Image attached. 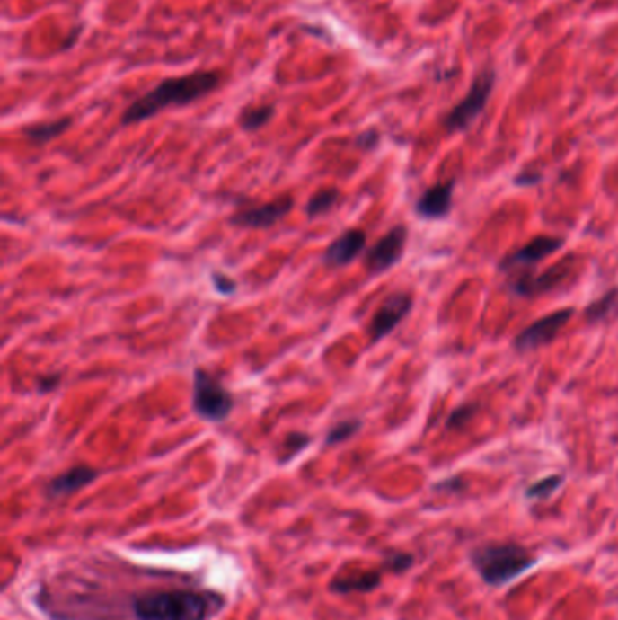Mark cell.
Returning <instances> with one entry per match:
<instances>
[{
	"mask_svg": "<svg viewBox=\"0 0 618 620\" xmlns=\"http://www.w3.org/2000/svg\"><path fill=\"white\" fill-rule=\"evenodd\" d=\"M224 75L216 69H198L190 75L171 76L138 96L122 115V126L138 124L156 117L167 108H181L211 94L220 87Z\"/></svg>",
	"mask_w": 618,
	"mask_h": 620,
	"instance_id": "obj_1",
	"label": "cell"
},
{
	"mask_svg": "<svg viewBox=\"0 0 618 620\" xmlns=\"http://www.w3.org/2000/svg\"><path fill=\"white\" fill-rule=\"evenodd\" d=\"M227 600L216 591L198 589H151L133 595L135 620H211Z\"/></svg>",
	"mask_w": 618,
	"mask_h": 620,
	"instance_id": "obj_2",
	"label": "cell"
},
{
	"mask_svg": "<svg viewBox=\"0 0 618 620\" xmlns=\"http://www.w3.org/2000/svg\"><path fill=\"white\" fill-rule=\"evenodd\" d=\"M539 557L519 543H484L470 552V564L484 584L502 588L535 568Z\"/></svg>",
	"mask_w": 618,
	"mask_h": 620,
	"instance_id": "obj_3",
	"label": "cell"
},
{
	"mask_svg": "<svg viewBox=\"0 0 618 620\" xmlns=\"http://www.w3.org/2000/svg\"><path fill=\"white\" fill-rule=\"evenodd\" d=\"M234 408L233 394L207 368L196 367L192 374V410L207 423H224Z\"/></svg>",
	"mask_w": 618,
	"mask_h": 620,
	"instance_id": "obj_4",
	"label": "cell"
},
{
	"mask_svg": "<svg viewBox=\"0 0 618 620\" xmlns=\"http://www.w3.org/2000/svg\"><path fill=\"white\" fill-rule=\"evenodd\" d=\"M495 84V73L493 71H482L472 84L468 94L459 102L457 106L446 115L445 119V129L448 133H459L466 131L477 117L484 111L488 98L493 91Z\"/></svg>",
	"mask_w": 618,
	"mask_h": 620,
	"instance_id": "obj_5",
	"label": "cell"
},
{
	"mask_svg": "<svg viewBox=\"0 0 618 620\" xmlns=\"http://www.w3.org/2000/svg\"><path fill=\"white\" fill-rule=\"evenodd\" d=\"M571 318H573V308L555 310V313L534 322L521 334L515 336L513 347L519 352H530L544 345H550L559 336V332L568 325Z\"/></svg>",
	"mask_w": 618,
	"mask_h": 620,
	"instance_id": "obj_6",
	"label": "cell"
},
{
	"mask_svg": "<svg viewBox=\"0 0 618 620\" xmlns=\"http://www.w3.org/2000/svg\"><path fill=\"white\" fill-rule=\"evenodd\" d=\"M408 242V229L404 226L392 227L375 245L366 251L365 267L370 274H383L402 260Z\"/></svg>",
	"mask_w": 618,
	"mask_h": 620,
	"instance_id": "obj_7",
	"label": "cell"
},
{
	"mask_svg": "<svg viewBox=\"0 0 618 620\" xmlns=\"http://www.w3.org/2000/svg\"><path fill=\"white\" fill-rule=\"evenodd\" d=\"M411 306H414V297H411L408 292H395L390 294L381 306L377 308V313L374 314L368 332H370V340L372 343H377L381 340H384L388 334H392L397 325L410 314Z\"/></svg>",
	"mask_w": 618,
	"mask_h": 620,
	"instance_id": "obj_8",
	"label": "cell"
},
{
	"mask_svg": "<svg viewBox=\"0 0 618 620\" xmlns=\"http://www.w3.org/2000/svg\"><path fill=\"white\" fill-rule=\"evenodd\" d=\"M564 245H566V240L561 236H537L525 247L506 256L499 263V269L508 270V272L519 270V269H534L543 260L559 252Z\"/></svg>",
	"mask_w": 618,
	"mask_h": 620,
	"instance_id": "obj_9",
	"label": "cell"
},
{
	"mask_svg": "<svg viewBox=\"0 0 618 620\" xmlns=\"http://www.w3.org/2000/svg\"><path fill=\"white\" fill-rule=\"evenodd\" d=\"M294 198L292 196H281L274 201L263 203L254 209L242 211L231 218V226L236 227H245V229H267L283 220L294 207Z\"/></svg>",
	"mask_w": 618,
	"mask_h": 620,
	"instance_id": "obj_10",
	"label": "cell"
},
{
	"mask_svg": "<svg viewBox=\"0 0 618 620\" xmlns=\"http://www.w3.org/2000/svg\"><path fill=\"white\" fill-rule=\"evenodd\" d=\"M454 189L455 180L436 183L427 189L416 201V215L423 220H443L450 215L454 205Z\"/></svg>",
	"mask_w": 618,
	"mask_h": 620,
	"instance_id": "obj_11",
	"label": "cell"
},
{
	"mask_svg": "<svg viewBox=\"0 0 618 620\" xmlns=\"http://www.w3.org/2000/svg\"><path fill=\"white\" fill-rule=\"evenodd\" d=\"M100 477V472L93 466L87 465H76L69 470H66L64 474L53 477L48 486H46V497L51 500L57 499H64L67 495H73L76 492H80L82 488L89 486L91 483H94Z\"/></svg>",
	"mask_w": 618,
	"mask_h": 620,
	"instance_id": "obj_12",
	"label": "cell"
},
{
	"mask_svg": "<svg viewBox=\"0 0 618 620\" xmlns=\"http://www.w3.org/2000/svg\"><path fill=\"white\" fill-rule=\"evenodd\" d=\"M366 247V233L361 229H349L341 233L325 251L323 263L327 267H345L352 263Z\"/></svg>",
	"mask_w": 618,
	"mask_h": 620,
	"instance_id": "obj_13",
	"label": "cell"
},
{
	"mask_svg": "<svg viewBox=\"0 0 618 620\" xmlns=\"http://www.w3.org/2000/svg\"><path fill=\"white\" fill-rule=\"evenodd\" d=\"M568 272H569V267L553 265L544 274H537V276L535 274H525L511 283V290L517 296H523V297L539 296V294L548 292L553 287H557L568 276Z\"/></svg>",
	"mask_w": 618,
	"mask_h": 620,
	"instance_id": "obj_14",
	"label": "cell"
},
{
	"mask_svg": "<svg viewBox=\"0 0 618 620\" xmlns=\"http://www.w3.org/2000/svg\"><path fill=\"white\" fill-rule=\"evenodd\" d=\"M381 571L379 570H368L356 575L338 577L331 582V591L338 595L347 593H370L381 586Z\"/></svg>",
	"mask_w": 618,
	"mask_h": 620,
	"instance_id": "obj_15",
	"label": "cell"
},
{
	"mask_svg": "<svg viewBox=\"0 0 618 620\" xmlns=\"http://www.w3.org/2000/svg\"><path fill=\"white\" fill-rule=\"evenodd\" d=\"M73 120L69 117L58 119V120H51V122H40V124H33L22 129L24 137L35 144V146H44L55 138H58L60 135H64L69 128H71Z\"/></svg>",
	"mask_w": 618,
	"mask_h": 620,
	"instance_id": "obj_16",
	"label": "cell"
},
{
	"mask_svg": "<svg viewBox=\"0 0 618 620\" xmlns=\"http://www.w3.org/2000/svg\"><path fill=\"white\" fill-rule=\"evenodd\" d=\"M616 306H618V287H613L607 292H604L598 299H595L591 305L586 306L584 318L589 325L600 323L614 313Z\"/></svg>",
	"mask_w": 618,
	"mask_h": 620,
	"instance_id": "obj_17",
	"label": "cell"
},
{
	"mask_svg": "<svg viewBox=\"0 0 618 620\" xmlns=\"http://www.w3.org/2000/svg\"><path fill=\"white\" fill-rule=\"evenodd\" d=\"M338 199H340V190L336 187H323L308 198L305 213L308 218H318L322 215H327L338 203Z\"/></svg>",
	"mask_w": 618,
	"mask_h": 620,
	"instance_id": "obj_18",
	"label": "cell"
},
{
	"mask_svg": "<svg viewBox=\"0 0 618 620\" xmlns=\"http://www.w3.org/2000/svg\"><path fill=\"white\" fill-rule=\"evenodd\" d=\"M274 117V106L270 103H261V106H252V108H245L238 119L240 128L247 133H254L258 129H261L263 126H267Z\"/></svg>",
	"mask_w": 618,
	"mask_h": 620,
	"instance_id": "obj_19",
	"label": "cell"
},
{
	"mask_svg": "<svg viewBox=\"0 0 618 620\" xmlns=\"http://www.w3.org/2000/svg\"><path fill=\"white\" fill-rule=\"evenodd\" d=\"M363 427V421L358 420V418H350V420H343L340 423H336L329 432H327V438H325V445L327 447H336V445H341L349 439H352Z\"/></svg>",
	"mask_w": 618,
	"mask_h": 620,
	"instance_id": "obj_20",
	"label": "cell"
},
{
	"mask_svg": "<svg viewBox=\"0 0 618 620\" xmlns=\"http://www.w3.org/2000/svg\"><path fill=\"white\" fill-rule=\"evenodd\" d=\"M564 483V475L562 474H553V475H548L544 479H539L535 481L534 484H530L525 492L526 499H532V500H544V499H550Z\"/></svg>",
	"mask_w": 618,
	"mask_h": 620,
	"instance_id": "obj_21",
	"label": "cell"
},
{
	"mask_svg": "<svg viewBox=\"0 0 618 620\" xmlns=\"http://www.w3.org/2000/svg\"><path fill=\"white\" fill-rule=\"evenodd\" d=\"M308 445H311V436L303 434V432H292L285 438L283 447H281V456H279V463H287L292 457H296L301 450H305Z\"/></svg>",
	"mask_w": 618,
	"mask_h": 620,
	"instance_id": "obj_22",
	"label": "cell"
},
{
	"mask_svg": "<svg viewBox=\"0 0 618 620\" xmlns=\"http://www.w3.org/2000/svg\"><path fill=\"white\" fill-rule=\"evenodd\" d=\"M414 555L411 554H406V552H390L384 561H383V568L399 575V573H404L406 570H410L411 566H414Z\"/></svg>",
	"mask_w": 618,
	"mask_h": 620,
	"instance_id": "obj_23",
	"label": "cell"
},
{
	"mask_svg": "<svg viewBox=\"0 0 618 620\" xmlns=\"http://www.w3.org/2000/svg\"><path fill=\"white\" fill-rule=\"evenodd\" d=\"M475 404H461V406H457L452 413H450V418L446 420V429L448 430H455V429H463V427H466L470 421H472V418H473V413H475Z\"/></svg>",
	"mask_w": 618,
	"mask_h": 620,
	"instance_id": "obj_24",
	"label": "cell"
},
{
	"mask_svg": "<svg viewBox=\"0 0 618 620\" xmlns=\"http://www.w3.org/2000/svg\"><path fill=\"white\" fill-rule=\"evenodd\" d=\"M377 144H379V133L374 129H368L356 138V147L363 151H372L377 147Z\"/></svg>",
	"mask_w": 618,
	"mask_h": 620,
	"instance_id": "obj_25",
	"label": "cell"
},
{
	"mask_svg": "<svg viewBox=\"0 0 618 620\" xmlns=\"http://www.w3.org/2000/svg\"><path fill=\"white\" fill-rule=\"evenodd\" d=\"M213 281H215V288L220 292V294H233L236 290V281L222 272H213Z\"/></svg>",
	"mask_w": 618,
	"mask_h": 620,
	"instance_id": "obj_26",
	"label": "cell"
},
{
	"mask_svg": "<svg viewBox=\"0 0 618 620\" xmlns=\"http://www.w3.org/2000/svg\"><path fill=\"white\" fill-rule=\"evenodd\" d=\"M58 385H60V376H58V374L42 376V377L37 379V390H39V394H49V392H53Z\"/></svg>",
	"mask_w": 618,
	"mask_h": 620,
	"instance_id": "obj_27",
	"label": "cell"
},
{
	"mask_svg": "<svg viewBox=\"0 0 618 620\" xmlns=\"http://www.w3.org/2000/svg\"><path fill=\"white\" fill-rule=\"evenodd\" d=\"M464 486H466V484H464V481H463L461 477H452V479H448V481L437 483V484L434 486V490H437V492H461Z\"/></svg>",
	"mask_w": 618,
	"mask_h": 620,
	"instance_id": "obj_28",
	"label": "cell"
},
{
	"mask_svg": "<svg viewBox=\"0 0 618 620\" xmlns=\"http://www.w3.org/2000/svg\"><path fill=\"white\" fill-rule=\"evenodd\" d=\"M543 180V174L541 173H523L519 176H515L513 182L521 185V187H528V185H535Z\"/></svg>",
	"mask_w": 618,
	"mask_h": 620,
	"instance_id": "obj_29",
	"label": "cell"
}]
</instances>
